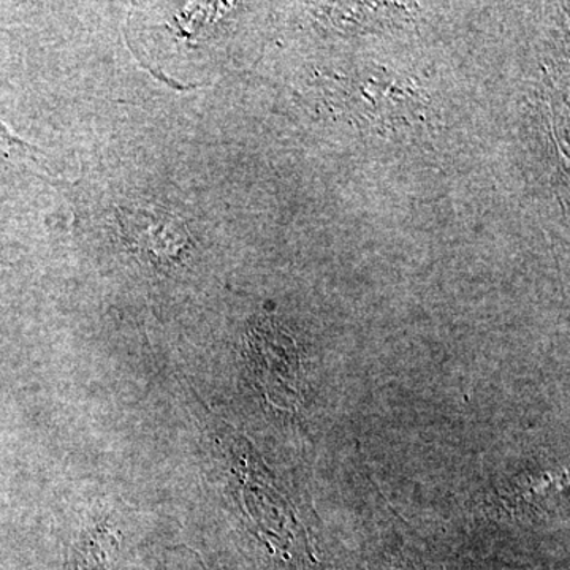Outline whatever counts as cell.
<instances>
[{
    "mask_svg": "<svg viewBox=\"0 0 570 570\" xmlns=\"http://www.w3.org/2000/svg\"><path fill=\"white\" fill-rule=\"evenodd\" d=\"M0 151L6 154H26L31 157L32 149L20 138L13 137L10 130L0 122Z\"/></svg>",
    "mask_w": 570,
    "mask_h": 570,
    "instance_id": "cell-1",
    "label": "cell"
}]
</instances>
